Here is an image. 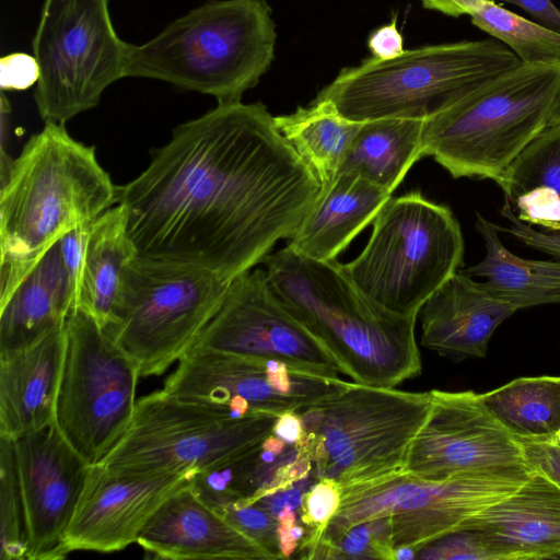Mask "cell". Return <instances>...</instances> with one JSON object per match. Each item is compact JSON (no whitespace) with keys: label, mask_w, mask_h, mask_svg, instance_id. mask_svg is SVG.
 Returning <instances> with one entry per match:
<instances>
[{"label":"cell","mask_w":560,"mask_h":560,"mask_svg":"<svg viewBox=\"0 0 560 560\" xmlns=\"http://www.w3.org/2000/svg\"><path fill=\"white\" fill-rule=\"evenodd\" d=\"M230 283L197 267L135 257L124 270L116 322L105 330L141 377L161 375L196 345Z\"/></svg>","instance_id":"9c48e42d"},{"label":"cell","mask_w":560,"mask_h":560,"mask_svg":"<svg viewBox=\"0 0 560 560\" xmlns=\"http://www.w3.org/2000/svg\"><path fill=\"white\" fill-rule=\"evenodd\" d=\"M533 471L462 474L425 480L407 472L341 488V504L325 538L389 516L395 548L422 546L462 530L480 512L517 491Z\"/></svg>","instance_id":"8fae6325"},{"label":"cell","mask_w":560,"mask_h":560,"mask_svg":"<svg viewBox=\"0 0 560 560\" xmlns=\"http://www.w3.org/2000/svg\"><path fill=\"white\" fill-rule=\"evenodd\" d=\"M402 37L396 25V19L375 30L369 37L368 46L373 57L388 60L400 56L405 50Z\"/></svg>","instance_id":"ab89813d"},{"label":"cell","mask_w":560,"mask_h":560,"mask_svg":"<svg viewBox=\"0 0 560 560\" xmlns=\"http://www.w3.org/2000/svg\"><path fill=\"white\" fill-rule=\"evenodd\" d=\"M65 326L0 354V438L15 440L55 423Z\"/></svg>","instance_id":"7402d4cb"},{"label":"cell","mask_w":560,"mask_h":560,"mask_svg":"<svg viewBox=\"0 0 560 560\" xmlns=\"http://www.w3.org/2000/svg\"><path fill=\"white\" fill-rule=\"evenodd\" d=\"M430 408V394L352 382L342 393L298 413L295 445L317 479L340 488L404 472L412 441Z\"/></svg>","instance_id":"52a82bcc"},{"label":"cell","mask_w":560,"mask_h":560,"mask_svg":"<svg viewBox=\"0 0 560 560\" xmlns=\"http://www.w3.org/2000/svg\"><path fill=\"white\" fill-rule=\"evenodd\" d=\"M0 182L1 302L62 236L115 206L118 186L95 147L54 121L28 139Z\"/></svg>","instance_id":"7a4b0ae2"},{"label":"cell","mask_w":560,"mask_h":560,"mask_svg":"<svg viewBox=\"0 0 560 560\" xmlns=\"http://www.w3.org/2000/svg\"><path fill=\"white\" fill-rule=\"evenodd\" d=\"M140 373L107 331L79 308L65 324V353L55 424L90 465L98 464L128 429Z\"/></svg>","instance_id":"4fadbf2b"},{"label":"cell","mask_w":560,"mask_h":560,"mask_svg":"<svg viewBox=\"0 0 560 560\" xmlns=\"http://www.w3.org/2000/svg\"><path fill=\"white\" fill-rule=\"evenodd\" d=\"M560 61L522 63L425 120L423 156L454 178L495 180L548 126Z\"/></svg>","instance_id":"8992f818"},{"label":"cell","mask_w":560,"mask_h":560,"mask_svg":"<svg viewBox=\"0 0 560 560\" xmlns=\"http://www.w3.org/2000/svg\"><path fill=\"white\" fill-rule=\"evenodd\" d=\"M417 550L409 546H400L395 548V560L416 559Z\"/></svg>","instance_id":"7dc6e473"},{"label":"cell","mask_w":560,"mask_h":560,"mask_svg":"<svg viewBox=\"0 0 560 560\" xmlns=\"http://www.w3.org/2000/svg\"><path fill=\"white\" fill-rule=\"evenodd\" d=\"M0 557L24 560L28 528L13 441L0 438Z\"/></svg>","instance_id":"1f68e13d"},{"label":"cell","mask_w":560,"mask_h":560,"mask_svg":"<svg viewBox=\"0 0 560 560\" xmlns=\"http://www.w3.org/2000/svg\"><path fill=\"white\" fill-rule=\"evenodd\" d=\"M390 198L392 192L360 175L339 173L322 188L288 245L318 261L336 260Z\"/></svg>","instance_id":"cb8c5ba5"},{"label":"cell","mask_w":560,"mask_h":560,"mask_svg":"<svg viewBox=\"0 0 560 560\" xmlns=\"http://www.w3.org/2000/svg\"><path fill=\"white\" fill-rule=\"evenodd\" d=\"M559 124H560V79H559L557 93L555 95V98H553V102L551 105L549 119H548V126H555V125H559Z\"/></svg>","instance_id":"bcb514c9"},{"label":"cell","mask_w":560,"mask_h":560,"mask_svg":"<svg viewBox=\"0 0 560 560\" xmlns=\"http://www.w3.org/2000/svg\"><path fill=\"white\" fill-rule=\"evenodd\" d=\"M262 264L278 299L353 382L393 388L421 373L418 316L395 314L365 296L336 260L318 261L287 245Z\"/></svg>","instance_id":"3957f363"},{"label":"cell","mask_w":560,"mask_h":560,"mask_svg":"<svg viewBox=\"0 0 560 560\" xmlns=\"http://www.w3.org/2000/svg\"><path fill=\"white\" fill-rule=\"evenodd\" d=\"M494 182L521 221L560 231V124L547 126Z\"/></svg>","instance_id":"484cf974"},{"label":"cell","mask_w":560,"mask_h":560,"mask_svg":"<svg viewBox=\"0 0 560 560\" xmlns=\"http://www.w3.org/2000/svg\"><path fill=\"white\" fill-rule=\"evenodd\" d=\"M341 504L340 485L327 478L317 479L302 497L299 514L305 535L296 549V558L314 559L327 528Z\"/></svg>","instance_id":"836d02e7"},{"label":"cell","mask_w":560,"mask_h":560,"mask_svg":"<svg viewBox=\"0 0 560 560\" xmlns=\"http://www.w3.org/2000/svg\"><path fill=\"white\" fill-rule=\"evenodd\" d=\"M273 119L279 131L315 173L322 188L337 177L362 124L343 118L330 103L315 100L307 107H298Z\"/></svg>","instance_id":"f1b7e54d"},{"label":"cell","mask_w":560,"mask_h":560,"mask_svg":"<svg viewBox=\"0 0 560 560\" xmlns=\"http://www.w3.org/2000/svg\"><path fill=\"white\" fill-rule=\"evenodd\" d=\"M526 465L560 488V434L545 440H518Z\"/></svg>","instance_id":"8d00e7d4"},{"label":"cell","mask_w":560,"mask_h":560,"mask_svg":"<svg viewBox=\"0 0 560 560\" xmlns=\"http://www.w3.org/2000/svg\"><path fill=\"white\" fill-rule=\"evenodd\" d=\"M277 33L265 0H214L158 35L127 45L125 78L153 79L185 91L240 102L269 69Z\"/></svg>","instance_id":"277c9868"},{"label":"cell","mask_w":560,"mask_h":560,"mask_svg":"<svg viewBox=\"0 0 560 560\" xmlns=\"http://www.w3.org/2000/svg\"><path fill=\"white\" fill-rule=\"evenodd\" d=\"M405 472L440 480L462 474L533 471L517 440L471 390L433 389Z\"/></svg>","instance_id":"2e32d148"},{"label":"cell","mask_w":560,"mask_h":560,"mask_svg":"<svg viewBox=\"0 0 560 560\" xmlns=\"http://www.w3.org/2000/svg\"><path fill=\"white\" fill-rule=\"evenodd\" d=\"M75 307L77 295L58 241L0 302V354L62 328Z\"/></svg>","instance_id":"603a6c76"},{"label":"cell","mask_w":560,"mask_h":560,"mask_svg":"<svg viewBox=\"0 0 560 560\" xmlns=\"http://www.w3.org/2000/svg\"><path fill=\"white\" fill-rule=\"evenodd\" d=\"M260 103H218L176 126L118 187L136 257L232 281L291 238L322 191Z\"/></svg>","instance_id":"6da1fadb"},{"label":"cell","mask_w":560,"mask_h":560,"mask_svg":"<svg viewBox=\"0 0 560 560\" xmlns=\"http://www.w3.org/2000/svg\"><path fill=\"white\" fill-rule=\"evenodd\" d=\"M523 62L493 38L460 40L375 57L342 69L315 101L330 103L343 118L429 120L472 91Z\"/></svg>","instance_id":"5b68a950"},{"label":"cell","mask_w":560,"mask_h":560,"mask_svg":"<svg viewBox=\"0 0 560 560\" xmlns=\"http://www.w3.org/2000/svg\"><path fill=\"white\" fill-rule=\"evenodd\" d=\"M502 1L523 9L534 22L560 34V9L551 0H493Z\"/></svg>","instance_id":"60d3db41"},{"label":"cell","mask_w":560,"mask_h":560,"mask_svg":"<svg viewBox=\"0 0 560 560\" xmlns=\"http://www.w3.org/2000/svg\"><path fill=\"white\" fill-rule=\"evenodd\" d=\"M27 528V560H58L90 464L55 423L13 440Z\"/></svg>","instance_id":"ac0fdd59"},{"label":"cell","mask_w":560,"mask_h":560,"mask_svg":"<svg viewBox=\"0 0 560 560\" xmlns=\"http://www.w3.org/2000/svg\"><path fill=\"white\" fill-rule=\"evenodd\" d=\"M500 213L510 225L509 229L501 228L502 232H509L523 244L560 259V231L537 230L521 221L506 205Z\"/></svg>","instance_id":"f35d334b"},{"label":"cell","mask_w":560,"mask_h":560,"mask_svg":"<svg viewBox=\"0 0 560 560\" xmlns=\"http://www.w3.org/2000/svg\"><path fill=\"white\" fill-rule=\"evenodd\" d=\"M277 417L260 412L238 416L161 389L137 399L128 429L100 464L137 472L212 471L272 434Z\"/></svg>","instance_id":"30bf717a"},{"label":"cell","mask_w":560,"mask_h":560,"mask_svg":"<svg viewBox=\"0 0 560 560\" xmlns=\"http://www.w3.org/2000/svg\"><path fill=\"white\" fill-rule=\"evenodd\" d=\"M278 540L281 559H289L293 556L300 546V542L293 537L292 528L296 524V514L293 508L287 506L277 515Z\"/></svg>","instance_id":"b9f144b4"},{"label":"cell","mask_w":560,"mask_h":560,"mask_svg":"<svg viewBox=\"0 0 560 560\" xmlns=\"http://www.w3.org/2000/svg\"><path fill=\"white\" fill-rule=\"evenodd\" d=\"M427 9L471 23L509 47L523 63L560 61V34L525 19L493 0H420Z\"/></svg>","instance_id":"4dcf8cb0"},{"label":"cell","mask_w":560,"mask_h":560,"mask_svg":"<svg viewBox=\"0 0 560 560\" xmlns=\"http://www.w3.org/2000/svg\"><path fill=\"white\" fill-rule=\"evenodd\" d=\"M11 106L4 93H1L0 102V117H1V152H0V178H2L9 171L13 159L5 152L7 141H9V125H10Z\"/></svg>","instance_id":"f6af8a7d"},{"label":"cell","mask_w":560,"mask_h":560,"mask_svg":"<svg viewBox=\"0 0 560 560\" xmlns=\"http://www.w3.org/2000/svg\"><path fill=\"white\" fill-rule=\"evenodd\" d=\"M137 544L156 558L275 560L208 505L192 482L172 494L143 527Z\"/></svg>","instance_id":"d6986e66"},{"label":"cell","mask_w":560,"mask_h":560,"mask_svg":"<svg viewBox=\"0 0 560 560\" xmlns=\"http://www.w3.org/2000/svg\"><path fill=\"white\" fill-rule=\"evenodd\" d=\"M464 238L454 213L419 191L390 198L352 261L341 265L369 299L401 315L418 316L428 299L463 264Z\"/></svg>","instance_id":"ba28073f"},{"label":"cell","mask_w":560,"mask_h":560,"mask_svg":"<svg viewBox=\"0 0 560 560\" xmlns=\"http://www.w3.org/2000/svg\"><path fill=\"white\" fill-rule=\"evenodd\" d=\"M127 45L112 22L109 0H44L32 42L42 119L65 124L95 107L125 78Z\"/></svg>","instance_id":"7c38bea8"},{"label":"cell","mask_w":560,"mask_h":560,"mask_svg":"<svg viewBox=\"0 0 560 560\" xmlns=\"http://www.w3.org/2000/svg\"><path fill=\"white\" fill-rule=\"evenodd\" d=\"M516 311L457 271L421 307L420 343L455 361L483 358L494 330Z\"/></svg>","instance_id":"ffe728a7"},{"label":"cell","mask_w":560,"mask_h":560,"mask_svg":"<svg viewBox=\"0 0 560 560\" xmlns=\"http://www.w3.org/2000/svg\"><path fill=\"white\" fill-rule=\"evenodd\" d=\"M305 491L304 488L293 485L288 489L266 495L256 503L277 517L280 511L287 506L299 509Z\"/></svg>","instance_id":"7bdbcfd3"},{"label":"cell","mask_w":560,"mask_h":560,"mask_svg":"<svg viewBox=\"0 0 560 560\" xmlns=\"http://www.w3.org/2000/svg\"><path fill=\"white\" fill-rule=\"evenodd\" d=\"M352 382L291 366L273 359L194 347L162 390L182 400L231 410L238 416H280L318 404Z\"/></svg>","instance_id":"5bb4252c"},{"label":"cell","mask_w":560,"mask_h":560,"mask_svg":"<svg viewBox=\"0 0 560 560\" xmlns=\"http://www.w3.org/2000/svg\"><path fill=\"white\" fill-rule=\"evenodd\" d=\"M481 533L504 560L560 559V488L533 471L513 494L487 508L462 530Z\"/></svg>","instance_id":"44dd1931"},{"label":"cell","mask_w":560,"mask_h":560,"mask_svg":"<svg viewBox=\"0 0 560 560\" xmlns=\"http://www.w3.org/2000/svg\"><path fill=\"white\" fill-rule=\"evenodd\" d=\"M302 420L298 412L285 411L277 417L272 434L287 444H295L302 435Z\"/></svg>","instance_id":"ee69618b"},{"label":"cell","mask_w":560,"mask_h":560,"mask_svg":"<svg viewBox=\"0 0 560 560\" xmlns=\"http://www.w3.org/2000/svg\"><path fill=\"white\" fill-rule=\"evenodd\" d=\"M135 257L125 211L115 205L89 229L75 307L104 329L116 322L124 270Z\"/></svg>","instance_id":"d4e9b609"},{"label":"cell","mask_w":560,"mask_h":560,"mask_svg":"<svg viewBox=\"0 0 560 560\" xmlns=\"http://www.w3.org/2000/svg\"><path fill=\"white\" fill-rule=\"evenodd\" d=\"M422 560H504L502 553L479 532L458 530L418 549Z\"/></svg>","instance_id":"e575fe53"},{"label":"cell","mask_w":560,"mask_h":560,"mask_svg":"<svg viewBox=\"0 0 560 560\" xmlns=\"http://www.w3.org/2000/svg\"><path fill=\"white\" fill-rule=\"evenodd\" d=\"M476 230L485 243V258L460 272L485 278L481 287L517 311L560 303V259L536 260L514 255L500 240L501 226L479 213Z\"/></svg>","instance_id":"4316f807"},{"label":"cell","mask_w":560,"mask_h":560,"mask_svg":"<svg viewBox=\"0 0 560 560\" xmlns=\"http://www.w3.org/2000/svg\"><path fill=\"white\" fill-rule=\"evenodd\" d=\"M479 395L515 439L545 440L560 434V376L521 377Z\"/></svg>","instance_id":"f546056e"},{"label":"cell","mask_w":560,"mask_h":560,"mask_svg":"<svg viewBox=\"0 0 560 560\" xmlns=\"http://www.w3.org/2000/svg\"><path fill=\"white\" fill-rule=\"evenodd\" d=\"M314 559L395 560L389 516L357 524L334 540L323 539Z\"/></svg>","instance_id":"d6a6232c"},{"label":"cell","mask_w":560,"mask_h":560,"mask_svg":"<svg viewBox=\"0 0 560 560\" xmlns=\"http://www.w3.org/2000/svg\"><path fill=\"white\" fill-rule=\"evenodd\" d=\"M425 120L384 118L361 124L339 168L393 192L423 156ZM338 173V174H339Z\"/></svg>","instance_id":"83f0119b"},{"label":"cell","mask_w":560,"mask_h":560,"mask_svg":"<svg viewBox=\"0 0 560 560\" xmlns=\"http://www.w3.org/2000/svg\"><path fill=\"white\" fill-rule=\"evenodd\" d=\"M40 69L34 55L12 52L0 59L1 91H24L37 84Z\"/></svg>","instance_id":"74e56055"},{"label":"cell","mask_w":560,"mask_h":560,"mask_svg":"<svg viewBox=\"0 0 560 560\" xmlns=\"http://www.w3.org/2000/svg\"><path fill=\"white\" fill-rule=\"evenodd\" d=\"M194 347L280 360L330 377L341 373L324 343L275 294L265 268H252L231 281Z\"/></svg>","instance_id":"9a60e30c"},{"label":"cell","mask_w":560,"mask_h":560,"mask_svg":"<svg viewBox=\"0 0 560 560\" xmlns=\"http://www.w3.org/2000/svg\"><path fill=\"white\" fill-rule=\"evenodd\" d=\"M196 476L194 471L137 472L91 465L65 535L67 552L108 553L137 542L158 509Z\"/></svg>","instance_id":"e0dca14e"},{"label":"cell","mask_w":560,"mask_h":560,"mask_svg":"<svg viewBox=\"0 0 560 560\" xmlns=\"http://www.w3.org/2000/svg\"><path fill=\"white\" fill-rule=\"evenodd\" d=\"M224 518L255 540L273 559H281L278 540V522L259 504L230 503L214 508Z\"/></svg>","instance_id":"d590c367"}]
</instances>
